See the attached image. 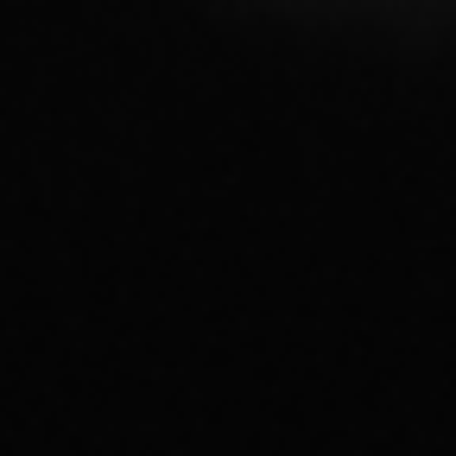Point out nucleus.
I'll return each mask as SVG.
<instances>
[]
</instances>
